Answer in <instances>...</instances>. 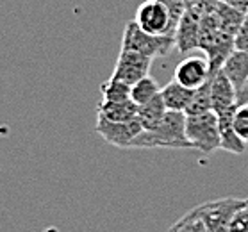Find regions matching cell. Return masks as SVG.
<instances>
[{
  "label": "cell",
  "mask_w": 248,
  "mask_h": 232,
  "mask_svg": "<svg viewBox=\"0 0 248 232\" xmlns=\"http://www.w3.org/2000/svg\"><path fill=\"white\" fill-rule=\"evenodd\" d=\"M234 129L237 136L248 145V104L237 106L236 114H234Z\"/></svg>",
  "instance_id": "obj_21"
},
{
  "label": "cell",
  "mask_w": 248,
  "mask_h": 232,
  "mask_svg": "<svg viewBox=\"0 0 248 232\" xmlns=\"http://www.w3.org/2000/svg\"><path fill=\"white\" fill-rule=\"evenodd\" d=\"M245 202L247 198H220L215 202L198 205L193 211L202 218L209 232H229L232 218L237 209L245 205Z\"/></svg>",
  "instance_id": "obj_5"
},
{
  "label": "cell",
  "mask_w": 248,
  "mask_h": 232,
  "mask_svg": "<svg viewBox=\"0 0 248 232\" xmlns=\"http://www.w3.org/2000/svg\"><path fill=\"white\" fill-rule=\"evenodd\" d=\"M159 2H163L164 6L170 9L171 22H173V27H175V31H177V25H179V22H181L182 15L187 11L186 0H159Z\"/></svg>",
  "instance_id": "obj_23"
},
{
  "label": "cell",
  "mask_w": 248,
  "mask_h": 232,
  "mask_svg": "<svg viewBox=\"0 0 248 232\" xmlns=\"http://www.w3.org/2000/svg\"><path fill=\"white\" fill-rule=\"evenodd\" d=\"M186 120L187 114L182 111H168L157 129L143 130L130 148H193L186 136Z\"/></svg>",
  "instance_id": "obj_1"
},
{
  "label": "cell",
  "mask_w": 248,
  "mask_h": 232,
  "mask_svg": "<svg viewBox=\"0 0 248 232\" xmlns=\"http://www.w3.org/2000/svg\"><path fill=\"white\" fill-rule=\"evenodd\" d=\"M229 232H248V198L245 205L239 207L234 215L231 225H229Z\"/></svg>",
  "instance_id": "obj_22"
},
{
  "label": "cell",
  "mask_w": 248,
  "mask_h": 232,
  "mask_svg": "<svg viewBox=\"0 0 248 232\" xmlns=\"http://www.w3.org/2000/svg\"><path fill=\"white\" fill-rule=\"evenodd\" d=\"M236 108L223 111L218 114V125H220V134H221V150L231 154H243L247 150V143L237 136L236 129H234V114Z\"/></svg>",
  "instance_id": "obj_11"
},
{
  "label": "cell",
  "mask_w": 248,
  "mask_h": 232,
  "mask_svg": "<svg viewBox=\"0 0 248 232\" xmlns=\"http://www.w3.org/2000/svg\"><path fill=\"white\" fill-rule=\"evenodd\" d=\"M221 72L225 74V77L231 80L232 86L239 93L245 82L248 80V54L241 50H234L223 62Z\"/></svg>",
  "instance_id": "obj_12"
},
{
  "label": "cell",
  "mask_w": 248,
  "mask_h": 232,
  "mask_svg": "<svg viewBox=\"0 0 248 232\" xmlns=\"http://www.w3.org/2000/svg\"><path fill=\"white\" fill-rule=\"evenodd\" d=\"M213 111V98H211V79L203 86L197 88L193 93V98L186 109L187 116H198V114H205Z\"/></svg>",
  "instance_id": "obj_18"
},
{
  "label": "cell",
  "mask_w": 248,
  "mask_h": 232,
  "mask_svg": "<svg viewBox=\"0 0 248 232\" xmlns=\"http://www.w3.org/2000/svg\"><path fill=\"white\" fill-rule=\"evenodd\" d=\"M95 132L106 143L118 148H130L134 138L143 132L140 120L134 118L130 122H109V120L96 116Z\"/></svg>",
  "instance_id": "obj_7"
},
{
  "label": "cell",
  "mask_w": 248,
  "mask_h": 232,
  "mask_svg": "<svg viewBox=\"0 0 248 232\" xmlns=\"http://www.w3.org/2000/svg\"><path fill=\"white\" fill-rule=\"evenodd\" d=\"M175 46V36H154L138 27V23L132 20L125 25L124 38H122V48L140 52L147 57L166 56Z\"/></svg>",
  "instance_id": "obj_3"
},
{
  "label": "cell",
  "mask_w": 248,
  "mask_h": 232,
  "mask_svg": "<svg viewBox=\"0 0 248 232\" xmlns=\"http://www.w3.org/2000/svg\"><path fill=\"white\" fill-rule=\"evenodd\" d=\"M200 15L187 9L182 15L181 22L175 31V48L181 54H189L200 45Z\"/></svg>",
  "instance_id": "obj_9"
},
{
  "label": "cell",
  "mask_w": 248,
  "mask_h": 232,
  "mask_svg": "<svg viewBox=\"0 0 248 232\" xmlns=\"http://www.w3.org/2000/svg\"><path fill=\"white\" fill-rule=\"evenodd\" d=\"M161 90H163V86H159L157 80L154 79V77H150V75H147L145 79L138 80L132 86V90H130V100L140 108L143 104L150 102L157 95H161Z\"/></svg>",
  "instance_id": "obj_17"
},
{
  "label": "cell",
  "mask_w": 248,
  "mask_h": 232,
  "mask_svg": "<svg viewBox=\"0 0 248 232\" xmlns=\"http://www.w3.org/2000/svg\"><path fill=\"white\" fill-rule=\"evenodd\" d=\"M234 48L248 54V15L245 16L241 27L236 32V36H234Z\"/></svg>",
  "instance_id": "obj_24"
},
{
  "label": "cell",
  "mask_w": 248,
  "mask_h": 232,
  "mask_svg": "<svg viewBox=\"0 0 248 232\" xmlns=\"http://www.w3.org/2000/svg\"><path fill=\"white\" fill-rule=\"evenodd\" d=\"M186 136L193 148H198L203 154H211L221 148V134L218 125V114L209 111L198 116H187Z\"/></svg>",
  "instance_id": "obj_2"
},
{
  "label": "cell",
  "mask_w": 248,
  "mask_h": 232,
  "mask_svg": "<svg viewBox=\"0 0 248 232\" xmlns=\"http://www.w3.org/2000/svg\"><path fill=\"white\" fill-rule=\"evenodd\" d=\"M173 79L189 90H197L211 79L209 59L202 56H189L186 59H182L175 68Z\"/></svg>",
  "instance_id": "obj_8"
},
{
  "label": "cell",
  "mask_w": 248,
  "mask_h": 232,
  "mask_svg": "<svg viewBox=\"0 0 248 232\" xmlns=\"http://www.w3.org/2000/svg\"><path fill=\"white\" fill-rule=\"evenodd\" d=\"M96 116L109 122H130L138 116V106L132 100H125V102L102 100L96 108Z\"/></svg>",
  "instance_id": "obj_13"
},
{
  "label": "cell",
  "mask_w": 248,
  "mask_h": 232,
  "mask_svg": "<svg viewBox=\"0 0 248 232\" xmlns=\"http://www.w3.org/2000/svg\"><path fill=\"white\" fill-rule=\"evenodd\" d=\"M211 98H213V111L216 114L237 106L236 88L232 86V82L227 79L221 70L211 77Z\"/></svg>",
  "instance_id": "obj_10"
},
{
  "label": "cell",
  "mask_w": 248,
  "mask_h": 232,
  "mask_svg": "<svg viewBox=\"0 0 248 232\" xmlns=\"http://www.w3.org/2000/svg\"><path fill=\"white\" fill-rule=\"evenodd\" d=\"M168 232H209V231L202 218L195 211H189L184 218H181L175 225H171V229Z\"/></svg>",
  "instance_id": "obj_20"
},
{
  "label": "cell",
  "mask_w": 248,
  "mask_h": 232,
  "mask_svg": "<svg viewBox=\"0 0 248 232\" xmlns=\"http://www.w3.org/2000/svg\"><path fill=\"white\" fill-rule=\"evenodd\" d=\"M243 104H248V80L245 82L241 91L237 93V106H243Z\"/></svg>",
  "instance_id": "obj_27"
},
{
  "label": "cell",
  "mask_w": 248,
  "mask_h": 232,
  "mask_svg": "<svg viewBox=\"0 0 248 232\" xmlns=\"http://www.w3.org/2000/svg\"><path fill=\"white\" fill-rule=\"evenodd\" d=\"M221 0H197V4L193 7V11H197L200 16H205V15H213V13L218 9Z\"/></svg>",
  "instance_id": "obj_25"
},
{
  "label": "cell",
  "mask_w": 248,
  "mask_h": 232,
  "mask_svg": "<svg viewBox=\"0 0 248 232\" xmlns=\"http://www.w3.org/2000/svg\"><path fill=\"white\" fill-rule=\"evenodd\" d=\"M223 4H229V6L236 7L239 11H243L245 15H248V0H221Z\"/></svg>",
  "instance_id": "obj_26"
},
{
  "label": "cell",
  "mask_w": 248,
  "mask_h": 232,
  "mask_svg": "<svg viewBox=\"0 0 248 232\" xmlns=\"http://www.w3.org/2000/svg\"><path fill=\"white\" fill-rule=\"evenodd\" d=\"M215 15H216V20H218L220 29L231 36H236V32L239 31V27H241L243 20L247 16L243 11L229 6V4H223V2H220V6H218V9L215 11Z\"/></svg>",
  "instance_id": "obj_16"
},
{
  "label": "cell",
  "mask_w": 248,
  "mask_h": 232,
  "mask_svg": "<svg viewBox=\"0 0 248 232\" xmlns=\"http://www.w3.org/2000/svg\"><path fill=\"white\" fill-rule=\"evenodd\" d=\"M130 90H132V86L109 77V80L102 82L100 86L102 100H111V102H125V100H130Z\"/></svg>",
  "instance_id": "obj_19"
},
{
  "label": "cell",
  "mask_w": 248,
  "mask_h": 232,
  "mask_svg": "<svg viewBox=\"0 0 248 232\" xmlns=\"http://www.w3.org/2000/svg\"><path fill=\"white\" fill-rule=\"evenodd\" d=\"M152 61V57L143 56L140 52L122 48L118 61H116V66H114L113 74H111V79L122 80L125 84L134 86L138 80L145 79L148 75Z\"/></svg>",
  "instance_id": "obj_6"
},
{
  "label": "cell",
  "mask_w": 248,
  "mask_h": 232,
  "mask_svg": "<svg viewBox=\"0 0 248 232\" xmlns=\"http://www.w3.org/2000/svg\"><path fill=\"white\" fill-rule=\"evenodd\" d=\"M195 4H197V0H186V7H187V9H193V7H195Z\"/></svg>",
  "instance_id": "obj_28"
},
{
  "label": "cell",
  "mask_w": 248,
  "mask_h": 232,
  "mask_svg": "<svg viewBox=\"0 0 248 232\" xmlns=\"http://www.w3.org/2000/svg\"><path fill=\"white\" fill-rule=\"evenodd\" d=\"M193 93H195V90L182 86L175 79L170 80L168 84L163 86V90H161V96H163L168 111H182V113H186L187 106L193 98Z\"/></svg>",
  "instance_id": "obj_14"
},
{
  "label": "cell",
  "mask_w": 248,
  "mask_h": 232,
  "mask_svg": "<svg viewBox=\"0 0 248 232\" xmlns=\"http://www.w3.org/2000/svg\"><path fill=\"white\" fill-rule=\"evenodd\" d=\"M166 113H168V108H166V104H164L163 96L157 95L155 98H152L150 102L143 104V106L138 108V116H136V118L140 120L143 130H154L161 125V122L164 120Z\"/></svg>",
  "instance_id": "obj_15"
},
{
  "label": "cell",
  "mask_w": 248,
  "mask_h": 232,
  "mask_svg": "<svg viewBox=\"0 0 248 232\" xmlns=\"http://www.w3.org/2000/svg\"><path fill=\"white\" fill-rule=\"evenodd\" d=\"M134 22L141 31L154 36H175L170 9L159 0H145L136 9Z\"/></svg>",
  "instance_id": "obj_4"
}]
</instances>
